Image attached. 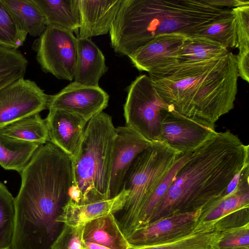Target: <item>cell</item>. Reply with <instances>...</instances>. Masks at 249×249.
Wrapping results in <instances>:
<instances>
[{
    "label": "cell",
    "instance_id": "obj_25",
    "mask_svg": "<svg viewBox=\"0 0 249 249\" xmlns=\"http://www.w3.org/2000/svg\"><path fill=\"white\" fill-rule=\"evenodd\" d=\"M28 64L19 50L0 45V90L24 78Z\"/></svg>",
    "mask_w": 249,
    "mask_h": 249
},
{
    "label": "cell",
    "instance_id": "obj_36",
    "mask_svg": "<svg viewBox=\"0 0 249 249\" xmlns=\"http://www.w3.org/2000/svg\"><path fill=\"white\" fill-rule=\"evenodd\" d=\"M83 249H110L105 246L83 241Z\"/></svg>",
    "mask_w": 249,
    "mask_h": 249
},
{
    "label": "cell",
    "instance_id": "obj_5",
    "mask_svg": "<svg viewBox=\"0 0 249 249\" xmlns=\"http://www.w3.org/2000/svg\"><path fill=\"white\" fill-rule=\"evenodd\" d=\"M181 154L165 142L157 141L133 160L123 185L129 193L118 221L126 238L134 231L142 206L155 191Z\"/></svg>",
    "mask_w": 249,
    "mask_h": 249
},
{
    "label": "cell",
    "instance_id": "obj_15",
    "mask_svg": "<svg viewBox=\"0 0 249 249\" xmlns=\"http://www.w3.org/2000/svg\"><path fill=\"white\" fill-rule=\"evenodd\" d=\"M122 0H78L80 26L78 38L109 32Z\"/></svg>",
    "mask_w": 249,
    "mask_h": 249
},
{
    "label": "cell",
    "instance_id": "obj_10",
    "mask_svg": "<svg viewBox=\"0 0 249 249\" xmlns=\"http://www.w3.org/2000/svg\"><path fill=\"white\" fill-rule=\"evenodd\" d=\"M161 116L160 141L181 153L193 151L216 132L215 124L186 117L171 105Z\"/></svg>",
    "mask_w": 249,
    "mask_h": 249
},
{
    "label": "cell",
    "instance_id": "obj_20",
    "mask_svg": "<svg viewBox=\"0 0 249 249\" xmlns=\"http://www.w3.org/2000/svg\"><path fill=\"white\" fill-rule=\"evenodd\" d=\"M40 145L0 133V165L5 170L20 174Z\"/></svg>",
    "mask_w": 249,
    "mask_h": 249
},
{
    "label": "cell",
    "instance_id": "obj_14",
    "mask_svg": "<svg viewBox=\"0 0 249 249\" xmlns=\"http://www.w3.org/2000/svg\"><path fill=\"white\" fill-rule=\"evenodd\" d=\"M45 119L49 142L71 159L88 123L79 116L58 109H49Z\"/></svg>",
    "mask_w": 249,
    "mask_h": 249
},
{
    "label": "cell",
    "instance_id": "obj_2",
    "mask_svg": "<svg viewBox=\"0 0 249 249\" xmlns=\"http://www.w3.org/2000/svg\"><path fill=\"white\" fill-rule=\"evenodd\" d=\"M159 95L190 119L215 123L234 107L239 77L236 55L175 62L148 73Z\"/></svg>",
    "mask_w": 249,
    "mask_h": 249
},
{
    "label": "cell",
    "instance_id": "obj_3",
    "mask_svg": "<svg viewBox=\"0 0 249 249\" xmlns=\"http://www.w3.org/2000/svg\"><path fill=\"white\" fill-rule=\"evenodd\" d=\"M231 13L204 0H122L109 32L111 45L117 54L128 56L159 35H194Z\"/></svg>",
    "mask_w": 249,
    "mask_h": 249
},
{
    "label": "cell",
    "instance_id": "obj_6",
    "mask_svg": "<svg viewBox=\"0 0 249 249\" xmlns=\"http://www.w3.org/2000/svg\"><path fill=\"white\" fill-rule=\"evenodd\" d=\"M170 106L159 95L149 77L141 75L127 88L124 106L126 126L151 142L160 141L161 113Z\"/></svg>",
    "mask_w": 249,
    "mask_h": 249
},
{
    "label": "cell",
    "instance_id": "obj_30",
    "mask_svg": "<svg viewBox=\"0 0 249 249\" xmlns=\"http://www.w3.org/2000/svg\"><path fill=\"white\" fill-rule=\"evenodd\" d=\"M27 35L0 0V45L18 49L23 45Z\"/></svg>",
    "mask_w": 249,
    "mask_h": 249
},
{
    "label": "cell",
    "instance_id": "obj_4",
    "mask_svg": "<svg viewBox=\"0 0 249 249\" xmlns=\"http://www.w3.org/2000/svg\"><path fill=\"white\" fill-rule=\"evenodd\" d=\"M116 128L112 117L102 112L87 123L71 159L72 186L79 193L77 204L109 199L113 145Z\"/></svg>",
    "mask_w": 249,
    "mask_h": 249
},
{
    "label": "cell",
    "instance_id": "obj_18",
    "mask_svg": "<svg viewBox=\"0 0 249 249\" xmlns=\"http://www.w3.org/2000/svg\"><path fill=\"white\" fill-rule=\"evenodd\" d=\"M83 241L99 244L110 249H130L114 214L94 219L83 226Z\"/></svg>",
    "mask_w": 249,
    "mask_h": 249
},
{
    "label": "cell",
    "instance_id": "obj_27",
    "mask_svg": "<svg viewBox=\"0 0 249 249\" xmlns=\"http://www.w3.org/2000/svg\"><path fill=\"white\" fill-rule=\"evenodd\" d=\"M192 152L193 151L181 153L179 155L175 164L164 177L155 191L143 204L136 221L135 230L149 223L151 215L158 203L168 190L174 177L190 158Z\"/></svg>",
    "mask_w": 249,
    "mask_h": 249
},
{
    "label": "cell",
    "instance_id": "obj_24",
    "mask_svg": "<svg viewBox=\"0 0 249 249\" xmlns=\"http://www.w3.org/2000/svg\"><path fill=\"white\" fill-rule=\"evenodd\" d=\"M249 186L243 187L233 195L201 211L198 226L213 225L223 217L241 209L249 208Z\"/></svg>",
    "mask_w": 249,
    "mask_h": 249
},
{
    "label": "cell",
    "instance_id": "obj_16",
    "mask_svg": "<svg viewBox=\"0 0 249 249\" xmlns=\"http://www.w3.org/2000/svg\"><path fill=\"white\" fill-rule=\"evenodd\" d=\"M128 191L122 190L115 197L85 204L79 205L70 199L63 207L57 219L60 223L76 227L106 215L122 211L128 195Z\"/></svg>",
    "mask_w": 249,
    "mask_h": 249
},
{
    "label": "cell",
    "instance_id": "obj_13",
    "mask_svg": "<svg viewBox=\"0 0 249 249\" xmlns=\"http://www.w3.org/2000/svg\"><path fill=\"white\" fill-rule=\"evenodd\" d=\"M187 36L180 34L159 35L128 57L138 70L148 73L177 62V55Z\"/></svg>",
    "mask_w": 249,
    "mask_h": 249
},
{
    "label": "cell",
    "instance_id": "obj_35",
    "mask_svg": "<svg viewBox=\"0 0 249 249\" xmlns=\"http://www.w3.org/2000/svg\"><path fill=\"white\" fill-rule=\"evenodd\" d=\"M205 2L217 7L223 8V7H232V8L237 7L249 5V0H204ZM231 8V9H232Z\"/></svg>",
    "mask_w": 249,
    "mask_h": 249
},
{
    "label": "cell",
    "instance_id": "obj_11",
    "mask_svg": "<svg viewBox=\"0 0 249 249\" xmlns=\"http://www.w3.org/2000/svg\"><path fill=\"white\" fill-rule=\"evenodd\" d=\"M109 95L99 86L70 83L57 93L50 95L48 109H58L76 114L88 122L103 111Z\"/></svg>",
    "mask_w": 249,
    "mask_h": 249
},
{
    "label": "cell",
    "instance_id": "obj_17",
    "mask_svg": "<svg viewBox=\"0 0 249 249\" xmlns=\"http://www.w3.org/2000/svg\"><path fill=\"white\" fill-rule=\"evenodd\" d=\"M77 61L74 82L99 86L101 78L107 72L104 55L89 38H77Z\"/></svg>",
    "mask_w": 249,
    "mask_h": 249
},
{
    "label": "cell",
    "instance_id": "obj_1",
    "mask_svg": "<svg viewBox=\"0 0 249 249\" xmlns=\"http://www.w3.org/2000/svg\"><path fill=\"white\" fill-rule=\"evenodd\" d=\"M249 165V146L230 130L216 131L193 151L148 223L173 214L202 211L216 204L223 199L234 176Z\"/></svg>",
    "mask_w": 249,
    "mask_h": 249
},
{
    "label": "cell",
    "instance_id": "obj_37",
    "mask_svg": "<svg viewBox=\"0 0 249 249\" xmlns=\"http://www.w3.org/2000/svg\"></svg>",
    "mask_w": 249,
    "mask_h": 249
},
{
    "label": "cell",
    "instance_id": "obj_23",
    "mask_svg": "<svg viewBox=\"0 0 249 249\" xmlns=\"http://www.w3.org/2000/svg\"><path fill=\"white\" fill-rule=\"evenodd\" d=\"M229 51L208 38L187 36L177 55V62H197L223 55Z\"/></svg>",
    "mask_w": 249,
    "mask_h": 249
},
{
    "label": "cell",
    "instance_id": "obj_12",
    "mask_svg": "<svg viewBox=\"0 0 249 249\" xmlns=\"http://www.w3.org/2000/svg\"><path fill=\"white\" fill-rule=\"evenodd\" d=\"M153 142L126 126L116 127L112 150L110 198L122 190L125 175L136 157Z\"/></svg>",
    "mask_w": 249,
    "mask_h": 249
},
{
    "label": "cell",
    "instance_id": "obj_28",
    "mask_svg": "<svg viewBox=\"0 0 249 249\" xmlns=\"http://www.w3.org/2000/svg\"><path fill=\"white\" fill-rule=\"evenodd\" d=\"M15 197L0 182V249H11L14 232Z\"/></svg>",
    "mask_w": 249,
    "mask_h": 249
},
{
    "label": "cell",
    "instance_id": "obj_8",
    "mask_svg": "<svg viewBox=\"0 0 249 249\" xmlns=\"http://www.w3.org/2000/svg\"><path fill=\"white\" fill-rule=\"evenodd\" d=\"M201 210L165 217L135 230L127 238L133 248L161 245L187 237L199 230Z\"/></svg>",
    "mask_w": 249,
    "mask_h": 249
},
{
    "label": "cell",
    "instance_id": "obj_31",
    "mask_svg": "<svg viewBox=\"0 0 249 249\" xmlns=\"http://www.w3.org/2000/svg\"><path fill=\"white\" fill-rule=\"evenodd\" d=\"M249 249V222L219 231L211 249Z\"/></svg>",
    "mask_w": 249,
    "mask_h": 249
},
{
    "label": "cell",
    "instance_id": "obj_26",
    "mask_svg": "<svg viewBox=\"0 0 249 249\" xmlns=\"http://www.w3.org/2000/svg\"><path fill=\"white\" fill-rule=\"evenodd\" d=\"M194 35L214 41L227 49L238 48L236 23L232 13L213 21Z\"/></svg>",
    "mask_w": 249,
    "mask_h": 249
},
{
    "label": "cell",
    "instance_id": "obj_19",
    "mask_svg": "<svg viewBox=\"0 0 249 249\" xmlns=\"http://www.w3.org/2000/svg\"><path fill=\"white\" fill-rule=\"evenodd\" d=\"M43 14L47 26L78 32L80 26L78 0H33Z\"/></svg>",
    "mask_w": 249,
    "mask_h": 249
},
{
    "label": "cell",
    "instance_id": "obj_7",
    "mask_svg": "<svg viewBox=\"0 0 249 249\" xmlns=\"http://www.w3.org/2000/svg\"><path fill=\"white\" fill-rule=\"evenodd\" d=\"M42 70L59 79H74L77 61V38L73 33L47 26L32 45Z\"/></svg>",
    "mask_w": 249,
    "mask_h": 249
},
{
    "label": "cell",
    "instance_id": "obj_22",
    "mask_svg": "<svg viewBox=\"0 0 249 249\" xmlns=\"http://www.w3.org/2000/svg\"><path fill=\"white\" fill-rule=\"evenodd\" d=\"M0 133L40 145L49 142L45 120L42 119L39 113L21 118L0 127Z\"/></svg>",
    "mask_w": 249,
    "mask_h": 249
},
{
    "label": "cell",
    "instance_id": "obj_9",
    "mask_svg": "<svg viewBox=\"0 0 249 249\" xmlns=\"http://www.w3.org/2000/svg\"><path fill=\"white\" fill-rule=\"evenodd\" d=\"M49 95L37 84L24 78L0 90V128L48 109Z\"/></svg>",
    "mask_w": 249,
    "mask_h": 249
},
{
    "label": "cell",
    "instance_id": "obj_32",
    "mask_svg": "<svg viewBox=\"0 0 249 249\" xmlns=\"http://www.w3.org/2000/svg\"><path fill=\"white\" fill-rule=\"evenodd\" d=\"M83 226L72 227L63 224L51 249H83Z\"/></svg>",
    "mask_w": 249,
    "mask_h": 249
},
{
    "label": "cell",
    "instance_id": "obj_29",
    "mask_svg": "<svg viewBox=\"0 0 249 249\" xmlns=\"http://www.w3.org/2000/svg\"><path fill=\"white\" fill-rule=\"evenodd\" d=\"M219 231L213 226L202 227L195 233L169 243L130 249H211L217 239Z\"/></svg>",
    "mask_w": 249,
    "mask_h": 249
},
{
    "label": "cell",
    "instance_id": "obj_33",
    "mask_svg": "<svg viewBox=\"0 0 249 249\" xmlns=\"http://www.w3.org/2000/svg\"><path fill=\"white\" fill-rule=\"evenodd\" d=\"M237 28L238 53L249 52V5L232 8Z\"/></svg>",
    "mask_w": 249,
    "mask_h": 249
},
{
    "label": "cell",
    "instance_id": "obj_34",
    "mask_svg": "<svg viewBox=\"0 0 249 249\" xmlns=\"http://www.w3.org/2000/svg\"><path fill=\"white\" fill-rule=\"evenodd\" d=\"M239 77L249 82V52L236 55Z\"/></svg>",
    "mask_w": 249,
    "mask_h": 249
},
{
    "label": "cell",
    "instance_id": "obj_21",
    "mask_svg": "<svg viewBox=\"0 0 249 249\" xmlns=\"http://www.w3.org/2000/svg\"><path fill=\"white\" fill-rule=\"evenodd\" d=\"M27 34L39 36L47 27L45 17L33 0H2Z\"/></svg>",
    "mask_w": 249,
    "mask_h": 249
}]
</instances>
